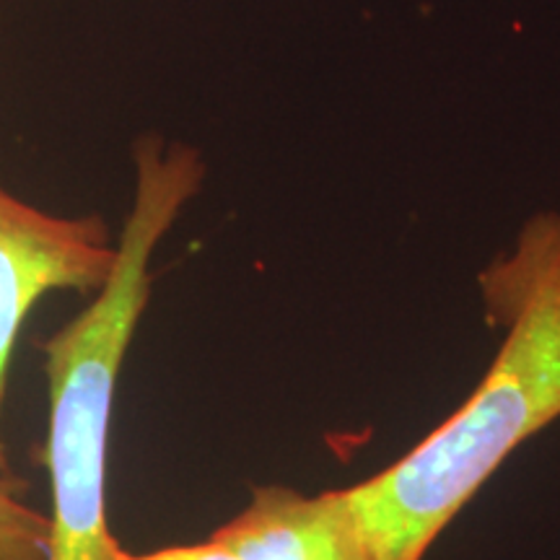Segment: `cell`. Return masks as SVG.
I'll use <instances>...</instances> for the list:
<instances>
[{"mask_svg":"<svg viewBox=\"0 0 560 560\" xmlns=\"http://www.w3.org/2000/svg\"><path fill=\"white\" fill-rule=\"evenodd\" d=\"M503 342L478 389L416 450L346 488L380 560H423L499 467L560 418V213L524 223L478 276Z\"/></svg>","mask_w":560,"mask_h":560,"instance_id":"6da1fadb","label":"cell"},{"mask_svg":"<svg viewBox=\"0 0 560 560\" xmlns=\"http://www.w3.org/2000/svg\"><path fill=\"white\" fill-rule=\"evenodd\" d=\"M136 192L117 260L96 296L45 340L50 425L42 452L52 490L50 558L117 560L107 522L109 425L117 382L151 299L153 252L206 179L192 145L145 136L132 149Z\"/></svg>","mask_w":560,"mask_h":560,"instance_id":"7a4b0ae2","label":"cell"},{"mask_svg":"<svg viewBox=\"0 0 560 560\" xmlns=\"http://www.w3.org/2000/svg\"><path fill=\"white\" fill-rule=\"evenodd\" d=\"M115 260L117 244L100 215L50 213L0 185V425L11 355L34 304L52 291L96 293Z\"/></svg>","mask_w":560,"mask_h":560,"instance_id":"3957f363","label":"cell"},{"mask_svg":"<svg viewBox=\"0 0 560 560\" xmlns=\"http://www.w3.org/2000/svg\"><path fill=\"white\" fill-rule=\"evenodd\" d=\"M210 537L240 560H380L346 490L255 488L247 509Z\"/></svg>","mask_w":560,"mask_h":560,"instance_id":"277c9868","label":"cell"},{"mask_svg":"<svg viewBox=\"0 0 560 560\" xmlns=\"http://www.w3.org/2000/svg\"><path fill=\"white\" fill-rule=\"evenodd\" d=\"M50 532V516L21 499L11 480L0 478V560H47Z\"/></svg>","mask_w":560,"mask_h":560,"instance_id":"5b68a950","label":"cell"},{"mask_svg":"<svg viewBox=\"0 0 560 560\" xmlns=\"http://www.w3.org/2000/svg\"><path fill=\"white\" fill-rule=\"evenodd\" d=\"M117 560H240L231 552L226 545L208 537V540L195 545H172V548H159L151 552H130L120 550Z\"/></svg>","mask_w":560,"mask_h":560,"instance_id":"8992f818","label":"cell"}]
</instances>
